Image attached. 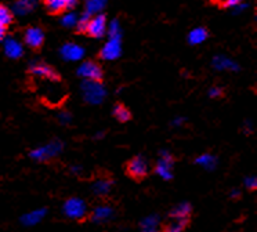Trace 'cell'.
Listing matches in <instances>:
<instances>
[{"instance_id": "cell-17", "label": "cell", "mask_w": 257, "mask_h": 232, "mask_svg": "<svg viewBox=\"0 0 257 232\" xmlns=\"http://www.w3.org/2000/svg\"><path fill=\"white\" fill-rule=\"evenodd\" d=\"M141 232H159L158 215H150L141 221Z\"/></svg>"}, {"instance_id": "cell-27", "label": "cell", "mask_w": 257, "mask_h": 232, "mask_svg": "<svg viewBox=\"0 0 257 232\" xmlns=\"http://www.w3.org/2000/svg\"><path fill=\"white\" fill-rule=\"evenodd\" d=\"M245 185L247 189H250V191H254L257 188V180L256 177H247L245 180Z\"/></svg>"}, {"instance_id": "cell-25", "label": "cell", "mask_w": 257, "mask_h": 232, "mask_svg": "<svg viewBox=\"0 0 257 232\" xmlns=\"http://www.w3.org/2000/svg\"><path fill=\"white\" fill-rule=\"evenodd\" d=\"M76 24H78V17L72 14V13L64 16V18H62V25L64 27H75Z\"/></svg>"}, {"instance_id": "cell-23", "label": "cell", "mask_w": 257, "mask_h": 232, "mask_svg": "<svg viewBox=\"0 0 257 232\" xmlns=\"http://www.w3.org/2000/svg\"><path fill=\"white\" fill-rule=\"evenodd\" d=\"M13 22V13L9 10V7L5 5H0V25L2 27H9Z\"/></svg>"}, {"instance_id": "cell-15", "label": "cell", "mask_w": 257, "mask_h": 232, "mask_svg": "<svg viewBox=\"0 0 257 232\" xmlns=\"http://www.w3.org/2000/svg\"><path fill=\"white\" fill-rule=\"evenodd\" d=\"M191 210H192L191 204L184 202V203L177 204L174 209H172V211H170V214L169 215H170V218H177V220H190Z\"/></svg>"}, {"instance_id": "cell-33", "label": "cell", "mask_w": 257, "mask_h": 232, "mask_svg": "<svg viewBox=\"0 0 257 232\" xmlns=\"http://www.w3.org/2000/svg\"><path fill=\"white\" fill-rule=\"evenodd\" d=\"M239 195V191H234V192H231V196H234V198H236Z\"/></svg>"}, {"instance_id": "cell-20", "label": "cell", "mask_w": 257, "mask_h": 232, "mask_svg": "<svg viewBox=\"0 0 257 232\" xmlns=\"http://www.w3.org/2000/svg\"><path fill=\"white\" fill-rule=\"evenodd\" d=\"M113 116H115L119 122L124 123V122H128L132 119V112H130L124 105L120 104V102H117V104H115V106H113Z\"/></svg>"}, {"instance_id": "cell-28", "label": "cell", "mask_w": 257, "mask_h": 232, "mask_svg": "<svg viewBox=\"0 0 257 232\" xmlns=\"http://www.w3.org/2000/svg\"><path fill=\"white\" fill-rule=\"evenodd\" d=\"M209 94H210V97H220V95H223V90L218 87H213L210 88Z\"/></svg>"}, {"instance_id": "cell-11", "label": "cell", "mask_w": 257, "mask_h": 232, "mask_svg": "<svg viewBox=\"0 0 257 232\" xmlns=\"http://www.w3.org/2000/svg\"><path fill=\"white\" fill-rule=\"evenodd\" d=\"M113 217V209L111 206H97L93 211H91V221L94 222H106Z\"/></svg>"}, {"instance_id": "cell-16", "label": "cell", "mask_w": 257, "mask_h": 232, "mask_svg": "<svg viewBox=\"0 0 257 232\" xmlns=\"http://www.w3.org/2000/svg\"><path fill=\"white\" fill-rule=\"evenodd\" d=\"M35 5H36L35 0H16V3L13 6V11L20 16H25L29 11L34 10Z\"/></svg>"}, {"instance_id": "cell-14", "label": "cell", "mask_w": 257, "mask_h": 232, "mask_svg": "<svg viewBox=\"0 0 257 232\" xmlns=\"http://www.w3.org/2000/svg\"><path fill=\"white\" fill-rule=\"evenodd\" d=\"M46 209H36L34 211H29L25 215H23V218H21V222H23L24 225L31 226V225H36L38 222L45 218L46 215Z\"/></svg>"}, {"instance_id": "cell-19", "label": "cell", "mask_w": 257, "mask_h": 232, "mask_svg": "<svg viewBox=\"0 0 257 232\" xmlns=\"http://www.w3.org/2000/svg\"><path fill=\"white\" fill-rule=\"evenodd\" d=\"M207 39V32L205 28H195L192 29L188 35V42L191 44H199L203 43Z\"/></svg>"}, {"instance_id": "cell-21", "label": "cell", "mask_w": 257, "mask_h": 232, "mask_svg": "<svg viewBox=\"0 0 257 232\" xmlns=\"http://www.w3.org/2000/svg\"><path fill=\"white\" fill-rule=\"evenodd\" d=\"M106 0H87L86 2V14L93 17V14H97L100 13L104 7H105Z\"/></svg>"}, {"instance_id": "cell-22", "label": "cell", "mask_w": 257, "mask_h": 232, "mask_svg": "<svg viewBox=\"0 0 257 232\" xmlns=\"http://www.w3.org/2000/svg\"><path fill=\"white\" fill-rule=\"evenodd\" d=\"M190 220H177V218H170L166 228L163 232H183Z\"/></svg>"}, {"instance_id": "cell-4", "label": "cell", "mask_w": 257, "mask_h": 232, "mask_svg": "<svg viewBox=\"0 0 257 232\" xmlns=\"http://www.w3.org/2000/svg\"><path fill=\"white\" fill-rule=\"evenodd\" d=\"M78 75H80L82 77H84L86 80L89 82H97L100 83L102 80V68H101L98 64H95L94 61H87V62H83L82 65L79 66Z\"/></svg>"}, {"instance_id": "cell-24", "label": "cell", "mask_w": 257, "mask_h": 232, "mask_svg": "<svg viewBox=\"0 0 257 232\" xmlns=\"http://www.w3.org/2000/svg\"><path fill=\"white\" fill-rule=\"evenodd\" d=\"M57 143L56 144H51V145H49V147H46V148L43 149H38L36 152H34L32 154V156H35V158H38V159H43V158H47L49 155H56L57 154Z\"/></svg>"}, {"instance_id": "cell-2", "label": "cell", "mask_w": 257, "mask_h": 232, "mask_svg": "<svg viewBox=\"0 0 257 232\" xmlns=\"http://www.w3.org/2000/svg\"><path fill=\"white\" fill-rule=\"evenodd\" d=\"M62 213L71 220H82L87 214V204L83 199L69 198L62 206Z\"/></svg>"}, {"instance_id": "cell-13", "label": "cell", "mask_w": 257, "mask_h": 232, "mask_svg": "<svg viewBox=\"0 0 257 232\" xmlns=\"http://www.w3.org/2000/svg\"><path fill=\"white\" fill-rule=\"evenodd\" d=\"M5 51H6L7 57H10V58H20L21 55L24 54V50L23 46L18 43L16 39H7L6 42H5Z\"/></svg>"}, {"instance_id": "cell-12", "label": "cell", "mask_w": 257, "mask_h": 232, "mask_svg": "<svg viewBox=\"0 0 257 232\" xmlns=\"http://www.w3.org/2000/svg\"><path fill=\"white\" fill-rule=\"evenodd\" d=\"M43 3H45V7L47 9V11L50 14H54V16L62 14L64 11L71 9L69 0H43Z\"/></svg>"}, {"instance_id": "cell-5", "label": "cell", "mask_w": 257, "mask_h": 232, "mask_svg": "<svg viewBox=\"0 0 257 232\" xmlns=\"http://www.w3.org/2000/svg\"><path fill=\"white\" fill-rule=\"evenodd\" d=\"M29 72L35 75V76L45 77L47 80H51V82H56V80H60V76L50 65L47 64H43V62H32L31 66H29Z\"/></svg>"}, {"instance_id": "cell-6", "label": "cell", "mask_w": 257, "mask_h": 232, "mask_svg": "<svg viewBox=\"0 0 257 232\" xmlns=\"http://www.w3.org/2000/svg\"><path fill=\"white\" fill-rule=\"evenodd\" d=\"M24 40H25L27 46H29L31 49H40L43 42H45V33H43V31L40 28L31 27L24 33Z\"/></svg>"}, {"instance_id": "cell-26", "label": "cell", "mask_w": 257, "mask_h": 232, "mask_svg": "<svg viewBox=\"0 0 257 232\" xmlns=\"http://www.w3.org/2000/svg\"><path fill=\"white\" fill-rule=\"evenodd\" d=\"M119 25H117V21L111 22V29H109V38H119Z\"/></svg>"}, {"instance_id": "cell-31", "label": "cell", "mask_w": 257, "mask_h": 232, "mask_svg": "<svg viewBox=\"0 0 257 232\" xmlns=\"http://www.w3.org/2000/svg\"><path fill=\"white\" fill-rule=\"evenodd\" d=\"M5 36H6V28L0 25V40H3V39H5Z\"/></svg>"}, {"instance_id": "cell-18", "label": "cell", "mask_w": 257, "mask_h": 232, "mask_svg": "<svg viewBox=\"0 0 257 232\" xmlns=\"http://www.w3.org/2000/svg\"><path fill=\"white\" fill-rule=\"evenodd\" d=\"M112 187V182L111 180H108V178H100V180H97L94 182V185H93V191L95 192V195H98V196H104L106 193L111 191Z\"/></svg>"}, {"instance_id": "cell-32", "label": "cell", "mask_w": 257, "mask_h": 232, "mask_svg": "<svg viewBox=\"0 0 257 232\" xmlns=\"http://www.w3.org/2000/svg\"><path fill=\"white\" fill-rule=\"evenodd\" d=\"M78 3V0H69V5H71V9H72L73 6Z\"/></svg>"}, {"instance_id": "cell-8", "label": "cell", "mask_w": 257, "mask_h": 232, "mask_svg": "<svg viewBox=\"0 0 257 232\" xmlns=\"http://www.w3.org/2000/svg\"><path fill=\"white\" fill-rule=\"evenodd\" d=\"M120 55V43H119V38H111L108 40L105 46L101 50V57L104 60H115Z\"/></svg>"}, {"instance_id": "cell-9", "label": "cell", "mask_w": 257, "mask_h": 232, "mask_svg": "<svg viewBox=\"0 0 257 232\" xmlns=\"http://www.w3.org/2000/svg\"><path fill=\"white\" fill-rule=\"evenodd\" d=\"M173 156H170L169 154H163L162 158L158 162L157 173L162 178H165V180H170L172 178V167H173Z\"/></svg>"}, {"instance_id": "cell-29", "label": "cell", "mask_w": 257, "mask_h": 232, "mask_svg": "<svg viewBox=\"0 0 257 232\" xmlns=\"http://www.w3.org/2000/svg\"><path fill=\"white\" fill-rule=\"evenodd\" d=\"M214 5L217 6H223V7H227V5H228L229 0H212Z\"/></svg>"}, {"instance_id": "cell-30", "label": "cell", "mask_w": 257, "mask_h": 232, "mask_svg": "<svg viewBox=\"0 0 257 232\" xmlns=\"http://www.w3.org/2000/svg\"><path fill=\"white\" fill-rule=\"evenodd\" d=\"M242 2V0H229L228 5H227V7H235V6H238Z\"/></svg>"}, {"instance_id": "cell-1", "label": "cell", "mask_w": 257, "mask_h": 232, "mask_svg": "<svg viewBox=\"0 0 257 232\" xmlns=\"http://www.w3.org/2000/svg\"><path fill=\"white\" fill-rule=\"evenodd\" d=\"M150 173V167H148V162L146 158H143L141 155L135 156L128 160L126 163V174L130 178H133L136 181H141L144 180Z\"/></svg>"}, {"instance_id": "cell-10", "label": "cell", "mask_w": 257, "mask_h": 232, "mask_svg": "<svg viewBox=\"0 0 257 232\" xmlns=\"http://www.w3.org/2000/svg\"><path fill=\"white\" fill-rule=\"evenodd\" d=\"M61 55L64 60L68 61H78L82 60V57L84 55L83 47H80L78 44L68 43L65 46H62Z\"/></svg>"}, {"instance_id": "cell-3", "label": "cell", "mask_w": 257, "mask_h": 232, "mask_svg": "<svg viewBox=\"0 0 257 232\" xmlns=\"http://www.w3.org/2000/svg\"><path fill=\"white\" fill-rule=\"evenodd\" d=\"M91 38H102L106 32V18L104 14H97L91 17L83 31Z\"/></svg>"}, {"instance_id": "cell-7", "label": "cell", "mask_w": 257, "mask_h": 232, "mask_svg": "<svg viewBox=\"0 0 257 232\" xmlns=\"http://www.w3.org/2000/svg\"><path fill=\"white\" fill-rule=\"evenodd\" d=\"M83 90L84 94H86V98L89 99L90 102H100L104 97V88L100 83L86 80L83 84Z\"/></svg>"}]
</instances>
